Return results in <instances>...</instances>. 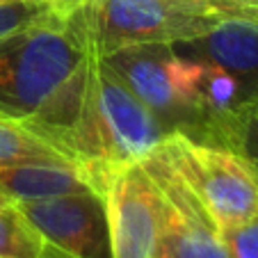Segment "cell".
<instances>
[{
	"instance_id": "1",
	"label": "cell",
	"mask_w": 258,
	"mask_h": 258,
	"mask_svg": "<svg viewBox=\"0 0 258 258\" xmlns=\"http://www.w3.org/2000/svg\"><path fill=\"white\" fill-rule=\"evenodd\" d=\"M169 135L121 73L87 44L83 96L59 149L85 169L92 190L103 197L114 169L146 160Z\"/></svg>"
},
{
	"instance_id": "2",
	"label": "cell",
	"mask_w": 258,
	"mask_h": 258,
	"mask_svg": "<svg viewBox=\"0 0 258 258\" xmlns=\"http://www.w3.org/2000/svg\"><path fill=\"white\" fill-rule=\"evenodd\" d=\"M87 55L80 10L0 39V117L30 121L67 85Z\"/></svg>"
},
{
	"instance_id": "3",
	"label": "cell",
	"mask_w": 258,
	"mask_h": 258,
	"mask_svg": "<svg viewBox=\"0 0 258 258\" xmlns=\"http://www.w3.org/2000/svg\"><path fill=\"white\" fill-rule=\"evenodd\" d=\"M80 19L87 44L110 57L131 46L199 39L229 16L201 0H87Z\"/></svg>"
},
{
	"instance_id": "4",
	"label": "cell",
	"mask_w": 258,
	"mask_h": 258,
	"mask_svg": "<svg viewBox=\"0 0 258 258\" xmlns=\"http://www.w3.org/2000/svg\"><path fill=\"white\" fill-rule=\"evenodd\" d=\"M162 146L204 201L219 233L258 215V171L247 158L231 149L197 144L180 133H171Z\"/></svg>"
},
{
	"instance_id": "5",
	"label": "cell",
	"mask_w": 258,
	"mask_h": 258,
	"mask_svg": "<svg viewBox=\"0 0 258 258\" xmlns=\"http://www.w3.org/2000/svg\"><path fill=\"white\" fill-rule=\"evenodd\" d=\"M142 165L160 192L162 249L171 258H231L215 219L165 146H158Z\"/></svg>"
},
{
	"instance_id": "6",
	"label": "cell",
	"mask_w": 258,
	"mask_h": 258,
	"mask_svg": "<svg viewBox=\"0 0 258 258\" xmlns=\"http://www.w3.org/2000/svg\"><path fill=\"white\" fill-rule=\"evenodd\" d=\"M144 105L169 133H180L190 117L195 59L176 53L174 46L146 44L131 46L105 57Z\"/></svg>"
},
{
	"instance_id": "7",
	"label": "cell",
	"mask_w": 258,
	"mask_h": 258,
	"mask_svg": "<svg viewBox=\"0 0 258 258\" xmlns=\"http://www.w3.org/2000/svg\"><path fill=\"white\" fill-rule=\"evenodd\" d=\"M112 258H158L162 251L160 192L142 162L119 167L105 183Z\"/></svg>"
},
{
	"instance_id": "8",
	"label": "cell",
	"mask_w": 258,
	"mask_h": 258,
	"mask_svg": "<svg viewBox=\"0 0 258 258\" xmlns=\"http://www.w3.org/2000/svg\"><path fill=\"white\" fill-rule=\"evenodd\" d=\"M46 242L76 258H112L105 199L96 192L19 204Z\"/></svg>"
},
{
	"instance_id": "9",
	"label": "cell",
	"mask_w": 258,
	"mask_h": 258,
	"mask_svg": "<svg viewBox=\"0 0 258 258\" xmlns=\"http://www.w3.org/2000/svg\"><path fill=\"white\" fill-rule=\"evenodd\" d=\"M174 50L258 83V19L229 16L199 39L174 44Z\"/></svg>"
},
{
	"instance_id": "10",
	"label": "cell",
	"mask_w": 258,
	"mask_h": 258,
	"mask_svg": "<svg viewBox=\"0 0 258 258\" xmlns=\"http://www.w3.org/2000/svg\"><path fill=\"white\" fill-rule=\"evenodd\" d=\"M0 187L14 204L94 192L87 174L73 162H34L0 167Z\"/></svg>"
},
{
	"instance_id": "11",
	"label": "cell",
	"mask_w": 258,
	"mask_h": 258,
	"mask_svg": "<svg viewBox=\"0 0 258 258\" xmlns=\"http://www.w3.org/2000/svg\"><path fill=\"white\" fill-rule=\"evenodd\" d=\"M34 162H71L62 151L39 137L25 121L0 117V167ZM76 165V162H73Z\"/></svg>"
},
{
	"instance_id": "12",
	"label": "cell",
	"mask_w": 258,
	"mask_h": 258,
	"mask_svg": "<svg viewBox=\"0 0 258 258\" xmlns=\"http://www.w3.org/2000/svg\"><path fill=\"white\" fill-rule=\"evenodd\" d=\"M44 247L46 238L19 204L0 206V258H39Z\"/></svg>"
},
{
	"instance_id": "13",
	"label": "cell",
	"mask_w": 258,
	"mask_h": 258,
	"mask_svg": "<svg viewBox=\"0 0 258 258\" xmlns=\"http://www.w3.org/2000/svg\"><path fill=\"white\" fill-rule=\"evenodd\" d=\"M50 12L44 0H12L0 5V39L46 19Z\"/></svg>"
},
{
	"instance_id": "14",
	"label": "cell",
	"mask_w": 258,
	"mask_h": 258,
	"mask_svg": "<svg viewBox=\"0 0 258 258\" xmlns=\"http://www.w3.org/2000/svg\"><path fill=\"white\" fill-rule=\"evenodd\" d=\"M231 258H258V215L233 229L222 231Z\"/></svg>"
},
{
	"instance_id": "15",
	"label": "cell",
	"mask_w": 258,
	"mask_h": 258,
	"mask_svg": "<svg viewBox=\"0 0 258 258\" xmlns=\"http://www.w3.org/2000/svg\"><path fill=\"white\" fill-rule=\"evenodd\" d=\"M235 153L247 158L253 165V169L258 171V110L247 119V123H244L242 133H240L238 146H235Z\"/></svg>"
},
{
	"instance_id": "16",
	"label": "cell",
	"mask_w": 258,
	"mask_h": 258,
	"mask_svg": "<svg viewBox=\"0 0 258 258\" xmlns=\"http://www.w3.org/2000/svg\"><path fill=\"white\" fill-rule=\"evenodd\" d=\"M206 5L215 7L226 16H240V19H258V10L249 0H201Z\"/></svg>"
},
{
	"instance_id": "17",
	"label": "cell",
	"mask_w": 258,
	"mask_h": 258,
	"mask_svg": "<svg viewBox=\"0 0 258 258\" xmlns=\"http://www.w3.org/2000/svg\"><path fill=\"white\" fill-rule=\"evenodd\" d=\"M44 3L55 12V14L69 16V14H73L76 10H80L87 0H44Z\"/></svg>"
},
{
	"instance_id": "18",
	"label": "cell",
	"mask_w": 258,
	"mask_h": 258,
	"mask_svg": "<svg viewBox=\"0 0 258 258\" xmlns=\"http://www.w3.org/2000/svg\"><path fill=\"white\" fill-rule=\"evenodd\" d=\"M39 258H76V256H71V253H67V251H64V249L55 247V244L46 242V247H44V251H41V256H39Z\"/></svg>"
},
{
	"instance_id": "19",
	"label": "cell",
	"mask_w": 258,
	"mask_h": 258,
	"mask_svg": "<svg viewBox=\"0 0 258 258\" xmlns=\"http://www.w3.org/2000/svg\"><path fill=\"white\" fill-rule=\"evenodd\" d=\"M7 204H14V201L7 199V195L3 192V187H0V206H7Z\"/></svg>"
},
{
	"instance_id": "20",
	"label": "cell",
	"mask_w": 258,
	"mask_h": 258,
	"mask_svg": "<svg viewBox=\"0 0 258 258\" xmlns=\"http://www.w3.org/2000/svg\"><path fill=\"white\" fill-rule=\"evenodd\" d=\"M158 258H171V256H169V253H167V251H165V249H162V251H160V253H158Z\"/></svg>"
},
{
	"instance_id": "21",
	"label": "cell",
	"mask_w": 258,
	"mask_h": 258,
	"mask_svg": "<svg viewBox=\"0 0 258 258\" xmlns=\"http://www.w3.org/2000/svg\"><path fill=\"white\" fill-rule=\"evenodd\" d=\"M249 3H251V5H253V7H256V10H258V0H249Z\"/></svg>"
},
{
	"instance_id": "22",
	"label": "cell",
	"mask_w": 258,
	"mask_h": 258,
	"mask_svg": "<svg viewBox=\"0 0 258 258\" xmlns=\"http://www.w3.org/2000/svg\"><path fill=\"white\" fill-rule=\"evenodd\" d=\"M5 3H12V0H0V5H5Z\"/></svg>"
}]
</instances>
